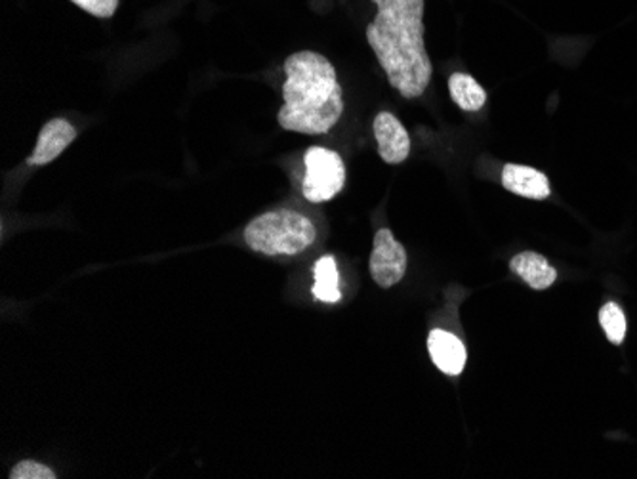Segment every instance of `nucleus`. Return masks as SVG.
<instances>
[{"mask_svg":"<svg viewBox=\"0 0 637 479\" xmlns=\"http://www.w3.org/2000/svg\"><path fill=\"white\" fill-rule=\"evenodd\" d=\"M378 8L367 41L391 87L403 98L426 92L434 75L424 41V0H372Z\"/></svg>","mask_w":637,"mask_h":479,"instance_id":"1","label":"nucleus"},{"mask_svg":"<svg viewBox=\"0 0 637 479\" xmlns=\"http://www.w3.org/2000/svg\"><path fill=\"white\" fill-rule=\"evenodd\" d=\"M284 103L277 115L281 129L310 136L331 131L344 111L333 64L317 52H297L284 62Z\"/></svg>","mask_w":637,"mask_h":479,"instance_id":"2","label":"nucleus"},{"mask_svg":"<svg viewBox=\"0 0 637 479\" xmlns=\"http://www.w3.org/2000/svg\"><path fill=\"white\" fill-rule=\"evenodd\" d=\"M317 227L312 220L290 209L256 216L245 230L248 247L268 256H294L312 247Z\"/></svg>","mask_w":637,"mask_h":479,"instance_id":"3","label":"nucleus"},{"mask_svg":"<svg viewBox=\"0 0 637 479\" xmlns=\"http://www.w3.org/2000/svg\"><path fill=\"white\" fill-rule=\"evenodd\" d=\"M305 176L302 193L312 203L333 201L346 183V165L338 153L326 147H310L304 155Z\"/></svg>","mask_w":637,"mask_h":479,"instance_id":"4","label":"nucleus"},{"mask_svg":"<svg viewBox=\"0 0 637 479\" xmlns=\"http://www.w3.org/2000/svg\"><path fill=\"white\" fill-rule=\"evenodd\" d=\"M406 264L409 258L405 247L393 237L390 230H378L369 264L370 277L375 279V283L382 289H391L405 277Z\"/></svg>","mask_w":637,"mask_h":479,"instance_id":"5","label":"nucleus"},{"mask_svg":"<svg viewBox=\"0 0 637 479\" xmlns=\"http://www.w3.org/2000/svg\"><path fill=\"white\" fill-rule=\"evenodd\" d=\"M372 126H375L378 152L388 165H401L403 160L409 159L411 138H409V132L405 131V126L401 124L398 116L382 111V113H378Z\"/></svg>","mask_w":637,"mask_h":479,"instance_id":"6","label":"nucleus"},{"mask_svg":"<svg viewBox=\"0 0 637 479\" xmlns=\"http://www.w3.org/2000/svg\"><path fill=\"white\" fill-rule=\"evenodd\" d=\"M77 138V129L66 119H52L44 124L43 131L36 140V147L31 155V167H43L54 159H58L67 147L71 146L72 140Z\"/></svg>","mask_w":637,"mask_h":479,"instance_id":"7","label":"nucleus"},{"mask_svg":"<svg viewBox=\"0 0 637 479\" xmlns=\"http://www.w3.org/2000/svg\"><path fill=\"white\" fill-rule=\"evenodd\" d=\"M427 352L435 367L449 377H458L466 367V359H468L466 346L449 331L434 328L427 336Z\"/></svg>","mask_w":637,"mask_h":479,"instance_id":"8","label":"nucleus"},{"mask_svg":"<svg viewBox=\"0 0 637 479\" xmlns=\"http://www.w3.org/2000/svg\"><path fill=\"white\" fill-rule=\"evenodd\" d=\"M502 186L515 196L544 201L551 193L550 182L546 175L533 167L523 165H506L502 168Z\"/></svg>","mask_w":637,"mask_h":479,"instance_id":"9","label":"nucleus"},{"mask_svg":"<svg viewBox=\"0 0 637 479\" xmlns=\"http://www.w3.org/2000/svg\"><path fill=\"white\" fill-rule=\"evenodd\" d=\"M510 269L514 271L515 276L522 277L523 281L535 291L550 289L558 279V269L554 268L543 255L533 253V250H525V253L514 256L510 261Z\"/></svg>","mask_w":637,"mask_h":479,"instance_id":"10","label":"nucleus"},{"mask_svg":"<svg viewBox=\"0 0 637 479\" xmlns=\"http://www.w3.org/2000/svg\"><path fill=\"white\" fill-rule=\"evenodd\" d=\"M449 92L452 102L463 111H479L487 103L485 88L481 87L471 75H450Z\"/></svg>","mask_w":637,"mask_h":479,"instance_id":"11","label":"nucleus"},{"mask_svg":"<svg viewBox=\"0 0 637 479\" xmlns=\"http://www.w3.org/2000/svg\"><path fill=\"white\" fill-rule=\"evenodd\" d=\"M313 297L325 302V304H336L340 302V276L336 268V260L333 256H323L315 264V285H313Z\"/></svg>","mask_w":637,"mask_h":479,"instance_id":"12","label":"nucleus"},{"mask_svg":"<svg viewBox=\"0 0 637 479\" xmlns=\"http://www.w3.org/2000/svg\"><path fill=\"white\" fill-rule=\"evenodd\" d=\"M600 323H602V328L607 334L608 341L613 342L615 346H621L624 336H626V315H624L623 308L615 302H607L600 310Z\"/></svg>","mask_w":637,"mask_h":479,"instance_id":"13","label":"nucleus"},{"mask_svg":"<svg viewBox=\"0 0 637 479\" xmlns=\"http://www.w3.org/2000/svg\"><path fill=\"white\" fill-rule=\"evenodd\" d=\"M10 479H56V472L46 465H41L36 460H22L12 468L8 476Z\"/></svg>","mask_w":637,"mask_h":479,"instance_id":"14","label":"nucleus"},{"mask_svg":"<svg viewBox=\"0 0 637 479\" xmlns=\"http://www.w3.org/2000/svg\"><path fill=\"white\" fill-rule=\"evenodd\" d=\"M71 2L82 8L88 14H92L94 18H102V20L113 18L116 8H119V0H71Z\"/></svg>","mask_w":637,"mask_h":479,"instance_id":"15","label":"nucleus"}]
</instances>
